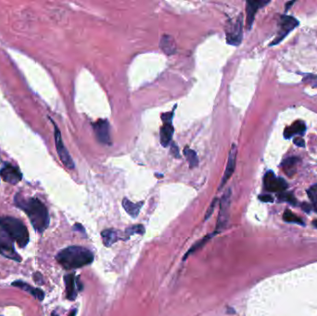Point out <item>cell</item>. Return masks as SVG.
I'll use <instances>...</instances> for the list:
<instances>
[{
	"mask_svg": "<svg viewBox=\"0 0 317 316\" xmlns=\"http://www.w3.org/2000/svg\"><path fill=\"white\" fill-rule=\"evenodd\" d=\"M300 159L297 157H290L286 160H284L282 163H281V167L283 168L284 172L289 175V176H292L296 173V168H297V165L300 163Z\"/></svg>",
	"mask_w": 317,
	"mask_h": 316,
	"instance_id": "cell-20",
	"label": "cell"
},
{
	"mask_svg": "<svg viewBox=\"0 0 317 316\" xmlns=\"http://www.w3.org/2000/svg\"><path fill=\"white\" fill-rule=\"evenodd\" d=\"M102 240L105 246L110 247L118 239V234L113 229L104 230L102 233Z\"/></svg>",
	"mask_w": 317,
	"mask_h": 316,
	"instance_id": "cell-21",
	"label": "cell"
},
{
	"mask_svg": "<svg viewBox=\"0 0 317 316\" xmlns=\"http://www.w3.org/2000/svg\"><path fill=\"white\" fill-rule=\"evenodd\" d=\"M176 108H174L173 110H171L170 112L162 115L163 124L160 130V138H161V144L164 148L168 147L170 143L172 142V139H173V135H174V131H175L174 126H173V118L175 115Z\"/></svg>",
	"mask_w": 317,
	"mask_h": 316,
	"instance_id": "cell-5",
	"label": "cell"
},
{
	"mask_svg": "<svg viewBox=\"0 0 317 316\" xmlns=\"http://www.w3.org/2000/svg\"><path fill=\"white\" fill-rule=\"evenodd\" d=\"M294 3H295V1H291V2H289V3H287V4H286V11H287L288 9H290V6H291V5H293Z\"/></svg>",
	"mask_w": 317,
	"mask_h": 316,
	"instance_id": "cell-33",
	"label": "cell"
},
{
	"mask_svg": "<svg viewBox=\"0 0 317 316\" xmlns=\"http://www.w3.org/2000/svg\"><path fill=\"white\" fill-rule=\"evenodd\" d=\"M263 186L264 189L269 192L281 193L288 189L289 185L281 177H277L272 171L267 172L263 177Z\"/></svg>",
	"mask_w": 317,
	"mask_h": 316,
	"instance_id": "cell-7",
	"label": "cell"
},
{
	"mask_svg": "<svg viewBox=\"0 0 317 316\" xmlns=\"http://www.w3.org/2000/svg\"><path fill=\"white\" fill-rule=\"evenodd\" d=\"M294 144L300 148H305V142L303 138H296L294 139Z\"/></svg>",
	"mask_w": 317,
	"mask_h": 316,
	"instance_id": "cell-31",
	"label": "cell"
},
{
	"mask_svg": "<svg viewBox=\"0 0 317 316\" xmlns=\"http://www.w3.org/2000/svg\"><path fill=\"white\" fill-rule=\"evenodd\" d=\"M145 233V229L143 227V225L141 224H138V225H134L130 228L126 229V234L127 235H134V234H139V235H143Z\"/></svg>",
	"mask_w": 317,
	"mask_h": 316,
	"instance_id": "cell-26",
	"label": "cell"
},
{
	"mask_svg": "<svg viewBox=\"0 0 317 316\" xmlns=\"http://www.w3.org/2000/svg\"><path fill=\"white\" fill-rule=\"evenodd\" d=\"M0 228L11 240L17 243L20 248H25L27 246L30 239L27 227L19 219L10 216H0Z\"/></svg>",
	"mask_w": 317,
	"mask_h": 316,
	"instance_id": "cell-3",
	"label": "cell"
},
{
	"mask_svg": "<svg viewBox=\"0 0 317 316\" xmlns=\"http://www.w3.org/2000/svg\"><path fill=\"white\" fill-rule=\"evenodd\" d=\"M304 83H307L311 85L313 88H317V75L315 74H308L304 77Z\"/></svg>",
	"mask_w": 317,
	"mask_h": 316,
	"instance_id": "cell-27",
	"label": "cell"
},
{
	"mask_svg": "<svg viewBox=\"0 0 317 316\" xmlns=\"http://www.w3.org/2000/svg\"><path fill=\"white\" fill-rule=\"evenodd\" d=\"M75 313H76V311H74V313H73V315H72V316H75ZM52 316H58V315H57V314H56V313H55V312H53V313H52Z\"/></svg>",
	"mask_w": 317,
	"mask_h": 316,
	"instance_id": "cell-34",
	"label": "cell"
},
{
	"mask_svg": "<svg viewBox=\"0 0 317 316\" xmlns=\"http://www.w3.org/2000/svg\"><path fill=\"white\" fill-rule=\"evenodd\" d=\"M306 130L305 123L303 121H295L292 125L288 126L284 131V137L286 139H290L295 135H304Z\"/></svg>",
	"mask_w": 317,
	"mask_h": 316,
	"instance_id": "cell-16",
	"label": "cell"
},
{
	"mask_svg": "<svg viewBox=\"0 0 317 316\" xmlns=\"http://www.w3.org/2000/svg\"><path fill=\"white\" fill-rule=\"evenodd\" d=\"M302 208L303 210H304L306 212H310L311 210H312V207H311V205H309L308 203H303V205H302Z\"/></svg>",
	"mask_w": 317,
	"mask_h": 316,
	"instance_id": "cell-32",
	"label": "cell"
},
{
	"mask_svg": "<svg viewBox=\"0 0 317 316\" xmlns=\"http://www.w3.org/2000/svg\"><path fill=\"white\" fill-rule=\"evenodd\" d=\"M15 204L27 214L34 230L43 233L49 224V214L47 207L36 198L24 199L18 195L15 197Z\"/></svg>",
	"mask_w": 317,
	"mask_h": 316,
	"instance_id": "cell-1",
	"label": "cell"
},
{
	"mask_svg": "<svg viewBox=\"0 0 317 316\" xmlns=\"http://www.w3.org/2000/svg\"><path fill=\"white\" fill-rule=\"evenodd\" d=\"M95 135L98 141L103 145L110 144V135H109V124L106 119H100L93 124Z\"/></svg>",
	"mask_w": 317,
	"mask_h": 316,
	"instance_id": "cell-10",
	"label": "cell"
},
{
	"mask_svg": "<svg viewBox=\"0 0 317 316\" xmlns=\"http://www.w3.org/2000/svg\"><path fill=\"white\" fill-rule=\"evenodd\" d=\"M277 199L279 202H289L291 205H297V200L291 192H281L277 194Z\"/></svg>",
	"mask_w": 317,
	"mask_h": 316,
	"instance_id": "cell-24",
	"label": "cell"
},
{
	"mask_svg": "<svg viewBox=\"0 0 317 316\" xmlns=\"http://www.w3.org/2000/svg\"><path fill=\"white\" fill-rule=\"evenodd\" d=\"M143 204H144L143 202L134 203L127 199H123V201H122V207L125 210V211L128 213L129 215L133 218H136L138 216Z\"/></svg>",
	"mask_w": 317,
	"mask_h": 316,
	"instance_id": "cell-18",
	"label": "cell"
},
{
	"mask_svg": "<svg viewBox=\"0 0 317 316\" xmlns=\"http://www.w3.org/2000/svg\"><path fill=\"white\" fill-rule=\"evenodd\" d=\"M184 155H185L187 161L189 162V168H195L199 165V159H198V156H197L195 150L187 147L184 149Z\"/></svg>",
	"mask_w": 317,
	"mask_h": 316,
	"instance_id": "cell-22",
	"label": "cell"
},
{
	"mask_svg": "<svg viewBox=\"0 0 317 316\" xmlns=\"http://www.w3.org/2000/svg\"><path fill=\"white\" fill-rule=\"evenodd\" d=\"M236 154H237V148H236V145L233 144L231 150H230L229 156H228V161H227V164H226V168H225V171H224V174H223V178H222V182L220 184V187L218 189L219 190L223 189V187L225 186V184L229 180L230 177L232 176V175L235 172Z\"/></svg>",
	"mask_w": 317,
	"mask_h": 316,
	"instance_id": "cell-12",
	"label": "cell"
},
{
	"mask_svg": "<svg viewBox=\"0 0 317 316\" xmlns=\"http://www.w3.org/2000/svg\"><path fill=\"white\" fill-rule=\"evenodd\" d=\"M216 202H217V200H216V199H214V200H213V202H212V203L211 204L209 210H208V211H207V213H206V216H205V220H208V218H209L210 216L212 214V211H213L214 207H215Z\"/></svg>",
	"mask_w": 317,
	"mask_h": 316,
	"instance_id": "cell-29",
	"label": "cell"
},
{
	"mask_svg": "<svg viewBox=\"0 0 317 316\" xmlns=\"http://www.w3.org/2000/svg\"><path fill=\"white\" fill-rule=\"evenodd\" d=\"M230 198H231V190L228 189L221 200V208H220V213H219V218H218V222H217V226L218 228H222L224 227V225L226 224L227 219H228V211H229L230 207Z\"/></svg>",
	"mask_w": 317,
	"mask_h": 316,
	"instance_id": "cell-13",
	"label": "cell"
},
{
	"mask_svg": "<svg viewBox=\"0 0 317 316\" xmlns=\"http://www.w3.org/2000/svg\"><path fill=\"white\" fill-rule=\"evenodd\" d=\"M313 224H314V225H315V226H316V227H317V220H316V221H314V222H313Z\"/></svg>",
	"mask_w": 317,
	"mask_h": 316,
	"instance_id": "cell-35",
	"label": "cell"
},
{
	"mask_svg": "<svg viewBox=\"0 0 317 316\" xmlns=\"http://www.w3.org/2000/svg\"><path fill=\"white\" fill-rule=\"evenodd\" d=\"M0 176L4 181L11 185L18 184L22 178V175L19 169L9 163H6L0 170Z\"/></svg>",
	"mask_w": 317,
	"mask_h": 316,
	"instance_id": "cell-11",
	"label": "cell"
},
{
	"mask_svg": "<svg viewBox=\"0 0 317 316\" xmlns=\"http://www.w3.org/2000/svg\"><path fill=\"white\" fill-rule=\"evenodd\" d=\"M12 286L22 289V290H24L26 292H29L32 296H34L35 299H37L39 302H42L44 300V297H45L44 292L41 289H34L33 287H31L30 285H28L27 283L18 280V281H15V282L12 283Z\"/></svg>",
	"mask_w": 317,
	"mask_h": 316,
	"instance_id": "cell-17",
	"label": "cell"
},
{
	"mask_svg": "<svg viewBox=\"0 0 317 316\" xmlns=\"http://www.w3.org/2000/svg\"><path fill=\"white\" fill-rule=\"evenodd\" d=\"M299 25V21L295 18L291 17V16H287V15H282L280 17V20L278 23V32H277V37L276 39L271 43L270 47L272 46H277V44H279L284 38L290 34L291 31H293V29L297 27Z\"/></svg>",
	"mask_w": 317,
	"mask_h": 316,
	"instance_id": "cell-4",
	"label": "cell"
},
{
	"mask_svg": "<svg viewBox=\"0 0 317 316\" xmlns=\"http://www.w3.org/2000/svg\"><path fill=\"white\" fill-rule=\"evenodd\" d=\"M307 195L313 203V208L316 211V212H317V184L307 189Z\"/></svg>",
	"mask_w": 317,
	"mask_h": 316,
	"instance_id": "cell-25",
	"label": "cell"
},
{
	"mask_svg": "<svg viewBox=\"0 0 317 316\" xmlns=\"http://www.w3.org/2000/svg\"><path fill=\"white\" fill-rule=\"evenodd\" d=\"M283 219L285 222H293V223H298L301 225H304V222L300 217L295 215L290 210H286L284 211Z\"/></svg>",
	"mask_w": 317,
	"mask_h": 316,
	"instance_id": "cell-23",
	"label": "cell"
},
{
	"mask_svg": "<svg viewBox=\"0 0 317 316\" xmlns=\"http://www.w3.org/2000/svg\"><path fill=\"white\" fill-rule=\"evenodd\" d=\"M0 254L15 262L21 261L20 255L14 249L11 238L3 230H0Z\"/></svg>",
	"mask_w": 317,
	"mask_h": 316,
	"instance_id": "cell-8",
	"label": "cell"
},
{
	"mask_svg": "<svg viewBox=\"0 0 317 316\" xmlns=\"http://www.w3.org/2000/svg\"><path fill=\"white\" fill-rule=\"evenodd\" d=\"M171 153L175 158H179L180 153H179V148L176 146V143H173L171 146Z\"/></svg>",
	"mask_w": 317,
	"mask_h": 316,
	"instance_id": "cell-28",
	"label": "cell"
},
{
	"mask_svg": "<svg viewBox=\"0 0 317 316\" xmlns=\"http://www.w3.org/2000/svg\"><path fill=\"white\" fill-rule=\"evenodd\" d=\"M64 281L66 286V296L68 300L75 301L77 296V290H76L77 280L75 279V274H70L65 276Z\"/></svg>",
	"mask_w": 317,
	"mask_h": 316,
	"instance_id": "cell-15",
	"label": "cell"
},
{
	"mask_svg": "<svg viewBox=\"0 0 317 316\" xmlns=\"http://www.w3.org/2000/svg\"><path fill=\"white\" fill-rule=\"evenodd\" d=\"M270 1H247L246 2V12H247V28L250 30L252 27L255 14L259 8L264 7L265 5L269 4Z\"/></svg>",
	"mask_w": 317,
	"mask_h": 316,
	"instance_id": "cell-14",
	"label": "cell"
},
{
	"mask_svg": "<svg viewBox=\"0 0 317 316\" xmlns=\"http://www.w3.org/2000/svg\"><path fill=\"white\" fill-rule=\"evenodd\" d=\"M243 36V17L242 14H240L236 21L232 24H230L229 28L226 30V42L233 45L238 46L241 41Z\"/></svg>",
	"mask_w": 317,
	"mask_h": 316,
	"instance_id": "cell-9",
	"label": "cell"
},
{
	"mask_svg": "<svg viewBox=\"0 0 317 316\" xmlns=\"http://www.w3.org/2000/svg\"><path fill=\"white\" fill-rule=\"evenodd\" d=\"M161 47L165 54H175L176 51V44L174 37L168 34H164L161 39Z\"/></svg>",
	"mask_w": 317,
	"mask_h": 316,
	"instance_id": "cell-19",
	"label": "cell"
},
{
	"mask_svg": "<svg viewBox=\"0 0 317 316\" xmlns=\"http://www.w3.org/2000/svg\"><path fill=\"white\" fill-rule=\"evenodd\" d=\"M259 200L263 202H274V198L270 195L259 196Z\"/></svg>",
	"mask_w": 317,
	"mask_h": 316,
	"instance_id": "cell-30",
	"label": "cell"
},
{
	"mask_svg": "<svg viewBox=\"0 0 317 316\" xmlns=\"http://www.w3.org/2000/svg\"><path fill=\"white\" fill-rule=\"evenodd\" d=\"M56 259L63 268L73 270L90 264L94 261V255L86 248L72 246L61 250L56 256Z\"/></svg>",
	"mask_w": 317,
	"mask_h": 316,
	"instance_id": "cell-2",
	"label": "cell"
},
{
	"mask_svg": "<svg viewBox=\"0 0 317 316\" xmlns=\"http://www.w3.org/2000/svg\"><path fill=\"white\" fill-rule=\"evenodd\" d=\"M53 124H54L55 144H56L57 152H58L59 157L61 159V162L63 163V165L66 168L73 170V169H75V162L73 161V159H72L71 155L69 153L67 148L64 146L60 129L57 126V124L55 122H53Z\"/></svg>",
	"mask_w": 317,
	"mask_h": 316,
	"instance_id": "cell-6",
	"label": "cell"
}]
</instances>
